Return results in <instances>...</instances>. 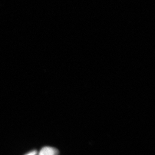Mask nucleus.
Listing matches in <instances>:
<instances>
[{
  "label": "nucleus",
  "instance_id": "obj_1",
  "mask_svg": "<svg viewBox=\"0 0 155 155\" xmlns=\"http://www.w3.org/2000/svg\"><path fill=\"white\" fill-rule=\"evenodd\" d=\"M59 151L52 147H45L41 150L38 155H58Z\"/></svg>",
  "mask_w": 155,
  "mask_h": 155
},
{
  "label": "nucleus",
  "instance_id": "obj_2",
  "mask_svg": "<svg viewBox=\"0 0 155 155\" xmlns=\"http://www.w3.org/2000/svg\"><path fill=\"white\" fill-rule=\"evenodd\" d=\"M37 154V151L36 150H33L27 153L25 155H36Z\"/></svg>",
  "mask_w": 155,
  "mask_h": 155
}]
</instances>
